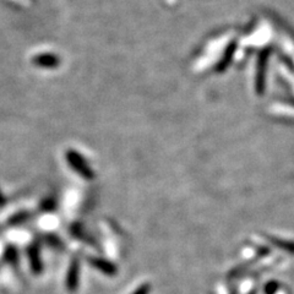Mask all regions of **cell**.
I'll return each mask as SVG.
<instances>
[{"mask_svg":"<svg viewBox=\"0 0 294 294\" xmlns=\"http://www.w3.org/2000/svg\"><path fill=\"white\" fill-rule=\"evenodd\" d=\"M270 48H265L261 50L259 59H257V71H256V80H255V88L259 94H263L265 92L266 86V69L267 63H269Z\"/></svg>","mask_w":294,"mask_h":294,"instance_id":"cell-1","label":"cell"},{"mask_svg":"<svg viewBox=\"0 0 294 294\" xmlns=\"http://www.w3.org/2000/svg\"><path fill=\"white\" fill-rule=\"evenodd\" d=\"M68 161L71 163V166H73V167L75 168L79 173H81L82 175H84L85 178L92 177L90 169H88L87 166H86V163L82 161L81 156H79V154H76L75 152H69L68 153Z\"/></svg>","mask_w":294,"mask_h":294,"instance_id":"cell-2","label":"cell"},{"mask_svg":"<svg viewBox=\"0 0 294 294\" xmlns=\"http://www.w3.org/2000/svg\"><path fill=\"white\" fill-rule=\"evenodd\" d=\"M35 63L37 65H41V67H44V68H53V67H56L59 61H58V59H56V56H54V55L43 54V55H40V56H36Z\"/></svg>","mask_w":294,"mask_h":294,"instance_id":"cell-3","label":"cell"},{"mask_svg":"<svg viewBox=\"0 0 294 294\" xmlns=\"http://www.w3.org/2000/svg\"><path fill=\"white\" fill-rule=\"evenodd\" d=\"M146 289H148V287H142L139 292H136L135 294H146Z\"/></svg>","mask_w":294,"mask_h":294,"instance_id":"cell-4","label":"cell"}]
</instances>
